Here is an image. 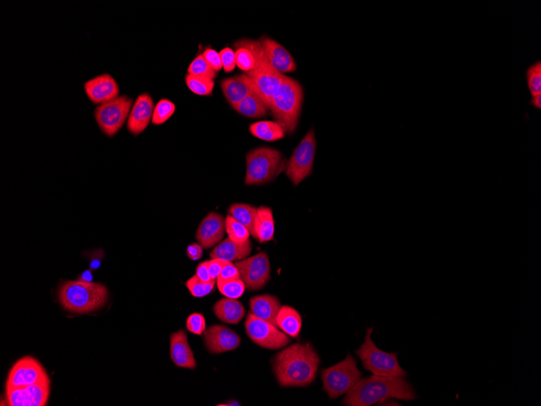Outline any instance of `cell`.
<instances>
[{
  "label": "cell",
  "mask_w": 541,
  "mask_h": 406,
  "mask_svg": "<svg viewBox=\"0 0 541 406\" xmlns=\"http://www.w3.org/2000/svg\"><path fill=\"white\" fill-rule=\"evenodd\" d=\"M374 328L366 330L364 343L356 351L365 370L380 377H405L407 372L398 360V354L388 353L378 349L372 341L371 335Z\"/></svg>",
  "instance_id": "obj_7"
},
{
  "label": "cell",
  "mask_w": 541,
  "mask_h": 406,
  "mask_svg": "<svg viewBox=\"0 0 541 406\" xmlns=\"http://www.w3.org/2000/svg\"><path fill=\"white\" fill-rule=\"evenodd\" d=\"M246 333L251 340L261 347L279 350L290 344V338L276 326L258 319L250 313L245 323Z\"/></svg>",
  "instance_id": "obj_11"
},
{
  "label": "cell",
  "mask_w": 541,
  "mask_h": 406,
  "mask_svg": "<svg viewBox=\"0 0 541 406\" xmlns=\"http://www.w3.org/2000/svg\"><path fill=\"white\" fill-rule=\"evenodd\" d=\"M226 219L223 216L210 213L201 222L196 232V239L206 249L218 244L224 238Z\"/></svg>",
  "instance_id": "obj_19"
},
{
  "label": "cell",
  "mask_w": 541,
  "mask_h": 406,
  "mask_svg": "<svg viewBox=\"0 0 541 406\" xmlns=\"http://www.w3.org/2000/svg\"><path fill=\"white\" fill-rule=\"evenodd\" d=\"M216 317L222 322L237 325L245 317L246 310L241 302L233 299H222L213 306Z\"/></svg>",
  "instance_id": "obj_24"
},
{
  "label": "cell",
  "mask_w": 541,
  "mask_h": 406,
  "mask_svg": "<svg viewBox=\"0 0 541 406\" xmlns=\"http://www.w3.org/2000/svg\"><path fill=\"white\" fill-rule=\"evenodd\" d=\"M362 379L356 360L350 355L338 365L324 369L322 372L323 389L334 399L350 392Z\"/></svg>",
  "instance_id": "obj_8"
},
{
  "label": "cell",
  "mask_w": 541,
  "mask_h": 406,
  "mask_svg": "<svg viewBox=\"0 0 541 406\" xmlns=\"http://www.w3.org/2000/svg\"><path fill=\"white\" fill-rule=\"evenodd\" d=\"M236 50L237 66L245 74H248V72L254 69L256 65V59L253 53L245 47H239Z\"/></svg>",
  "instance_id": "obj_37"
},
{
  "label": "cell",
  "mask_w": 541,
  "mask_h": 406,
  "mask_svg": "<svg viewBox=\"0 0 541 406\" xmlns=\"http://www.w3.org/2000/svg\"><path fill=\"white\" fill-rule=\"evenodd\" d=\"M228 213L234 219L241 223L249 230L251 236L254 235L257 209L248 204H234L228 209Z\"/></svg>",
  "instance_id": "obj_29"
},
{
  "label": "cell",
  "mask_w": 541,
  "mask_h": 406,
  "mask_svg": "<svg viewBox=\"0 0 541 406\" xmlns=\"http://www.w3.org/2000/svg\"><path fill=\"white\" fill-rule=\"evenodd\" d=\"M196 275L203 282H209L216 280L209 274L208 262H203L197 266Z\"/></svg>",
  "instance_id": "obj_44"
},
{
  "label": "cell",
  "mask_w": 541,
  "mask_h": 406,
  "mask_svg": "<svg viewBox=\"0 0 541 406\" xmlns=\"http://www.w3.org/2000/svg\"><path fill=\"white\" fill-rule=\"evenodd\" d=\"M84 89L90 102L101 105L118 98L120 89L118 82L109 74L95 76L84 83Z\"/></svg>",
  "instance_id": "obj_15"
},
{
  "label": "cell",
  "mask_w": 541,
  "mask_h": 406,
  "mask_svg": "<svg viewBox=\"0 0 541 406\" xmlns=\"http://www.w3.org/2000/svg\"><path fill=\"white\" fill-rule=\"evenodd\" d=\"M278 327L285 335L296 338L302 330L303 320L299 312L292 307H281L276 318Z\"/></svg>",
  "instance_id": "obj_27"
},
{
  "label": "cell",
  "mask_w": 541,
  "mask_h": 406,
  "mask_svg": "<svg viewBox=\"0 0 541 406\" xmlns=\"http://www.w3.org/2000/svg\"><path fill=\"white\" fill-rule=\"evenodd\" d=\"M226 263L227 262H224V260L219 259L208 260V269L210 276H211L213 279H216L221 274V269H223V267Z\"/></svg>",
  "instance_id": "obj_42"
},
{
  "label": "cell",
  "mask_w": 541,
  "mask_h": 406,
  "mask_svg": "<svg viewBox=\"0 0 541 406\" xmlns=\"http://www.w3.org/2000/svg\"><path fill=\"white\" fill-rule=\"evenodd\" d=\"M48 379L50 378L45 368L37 360L30 356L24 357L11 368L5 389L26 387Z\"/></svg>",
  "instance_id": "obj_13"
},
{
  "label": "cell",
  "mask_w": 541,
  "mask_h": 406,
  "mask_svg": "<svg viewBox=\"0 0 541 406\" xmlns=\"http://www.w3.org/2000/svg\"><path fill=\"white\" fill-rule=\"evenodd\" d=\"M221 88L228 104L233 107L252 93L255 84L244 74L224 79L221 81Z\"/></svg>",
  "instance_id": "obj_21"
},
{
  "label": "cell",
  "mask_w": 541,
  "mask_h": 406,
  "mask_svg": "<svg viewBox=\"0 0 541 406\" xmlns=\"http://www.w3.org/2000/svg\"><path fill=\"white\" fill-rule=\"evenodd\" d=\"M186 252L191 260L196 262V260L201 259L203 256V247L199 244H196V242H193V244H191L186 247Z\"/></svg>",
  "instance_id": "obj_43"
},
{
  "label": "cell",
  "mask_w": 541,
  "mask_h": 406,
  "mask_svg": "<svg viewBox=\"0 0 541 406\" xmlns=\"http://www.w3.org/2000/svg\"><path fill=\"white\" fill-rule=\"evenodd\" d=\"M240 405V403L238 402H236V401H231V402H227L226 404H221V405Z\"/></svg>",
  "instance_id": "obj_48"
},
{
  "label": "cell",
  "mask_w": 541,
  "mask_h": 406,
  "mask_svg": "<svg viewBox=\"0 0 541 406\" xmlns=\"http://www.w3.org/2000/svg\"><path fill=\"white\" fill-rule=\"evenodd\" d=\"M316 144L315 132L310 129L294 149L290 159L287 162L286 174L294 185L298 186L313 171Z\"/></svg>",
  "instance_id": "obj_10"
},
{
  "label": "cell",
  "mask_w": 541,
  "mask_h": 406,
  "mask_svg": "<svg viewBox=\"0 0 541 406\" xmlns=\"http://www.w3.org/2000/svg\"><path fill=\"white\" fill-rule=\"evenodd\" d=\"M390 398L413 401L417 394L405 377H371L360 379L353 389L346 393L343 404L348 406H370L383 403Z\"/></svg>",
  "instance_id": "obj_2"
},
{
  "label": "cell",
  "mask_w": 541,
  "mask_h": 406,
  "mask_svg": "<svg viewBox=\"0 0 541 406\" xmlns=\"http://www.w3.org/2000/svg\"><path fill=\"white\" fill-rule=\"evenodd\" d=\"M252 251V244L251 240L245 242H237L231 240L230 238L225 239L223 242L216 246L213 252L210 253V257L212 259H219L227 262H236V260L246 259L249 256Z\"/></svg>",
  "instance_id": "obj_22"
},
{
  "label": "cell",
  "mask_w": 541,
  "mask_h": 406,
  "mask_svg": "<svg viewBox=\"0 0 541 406\" xmlns=\"http://www.w3.org/2000/svg\"><path fill=\"white\" fill-rule=\"evenodd\" d=\"M93 270L92 269H86V271H84L82 274L80 275L79 277H78L77 281L83 282H93Z\"/></svg>",
  "instance_id": "obj_45"
},
{
  "label": "cell",
  "mask_w": 541,
  "mask_h": 406,
  "mask_svg": "<svg viewBox=\"0 0 541 406\" xmlns=\"http://www.w3.org/2000/svg\"><path fill=\"white\" fill-rule=\"evenodd\" d=\"M246 185L269 183L286 169V160L280 151L272 148H258L246 154Z\"/></svg>",
  "instance_id": "obj_6"
},
{
  "label": "cell",
  "mask_w": 541,
  "mask_h": 406,
  "mask_svg": "<svg viewBox=\"0 0 541 406\" xmlns=\"http://www.w3.org/2000/svg\"><path fill=\"white\" fill-rule=\"evenodd\" d=\"M58 297L66 310L75 314H88L106 304L109 292L103 284L67 281L60 284Z\"/></svg>",
  "instance_id": "obj_3"
},
{
  "label": "cell",
  "mask_w": 541,
  "mask_h": 406,
  "mask_svg": "<svg viewBox=\"0 0 541 406\" xmlns=\"http://www.w3.org/2000/svg\"><path fill=\"white\" fill-rule=\"evenodd\" d=\"M186 329L196 335H202L206 330V318L201 313L190 315L186 320Z\"/></svg>",
  "instance_id": "obj_38"
},
{
  "label": "cell",
  "mask_w": 541,
  "mask_h": 406,
  "mask_svg": "<svg viewBox=\"0 0 541 406\" xmlns=\"http://www.w3.org/2000/svg\"><path fill=\"white\" fill-rule=\"evenodd\" d=\"M154 111V102L151 95L144 93L136 99L128 119V130L136 137L146 130L152 120Z\"/></svg>",
  "instance_id": "obj_17"
},
{
  "label": "cell",
  "mask_w": 541,
  "mask_h": 406,
  "mask_svg": "<svg viewBox=\"0 0 541 406\" xmlns=\"http://www.w3.org/2000/svg\"><path fill=\"white\" fill-rule=\"evenodd\" d=\"M204 342L210 353L222 354L237 349L241 337L226 326L215 325L204 331Z\"/></svg>",
  "instance_id": "obj_16"
},
{
  "label": "cell",
  "mask_w": 541,
  "mask_h": 406,
  "mask_svg": "<svg viewBox=\"0 0 541 406\" xmlns=\"http://www.w3.org/2000/svg\"><path fill=\"white\" fill-rule=\"evenodd\" d=\"M527 86L532 96L541 94V61L534 62L525 71Z\"/></svg>",
  "instance_id": "obj_33"
},
{
  "label": "cell",
  "mask_w": 541,
  "mask_h": 406,
  "mask_svg": "<svg viewBox=\"0 0 541 406\" xmlns=\"http://www.w3.org/2000/svg\"><path fill=\"white\" fill-rule=\"evenodd\" d=\"M185 82L192 93L200 96L213 94L215 82L212 79L186 74Z\"/></svg>",
  "instance_id": "obj_30"
},
{
  "label": "cell",
  "mask_w": 541,
  "mask_h": 406,
  "mask_svg": "<svg viewBox=\"0 0 541 406\" xmlns=\"http://www.w3.org/2000/svg\"><path fill=\"white\" fill-rule=\"evenodd\" d=\"M226 232L228 238L237 242H245L249 240L250 232L241 223L228 215L226 218Z\"/></svg>",
  "instance_id": "obj_32"
},
{
  "label": "cell",
  "mask_w": 541,
  "mask_h": 406,
  "mask_svg": "<svg viewBox=\"0 0 541 406\" xmlns=\"http://www.w3.org/2000/svg\"><path fill=\"white\" fill-rule=\"evenodd\" d=\"M204 59H206L208 64L211 66V68L216 72L223 69L222 65L220 54L218 51L212 49V48H208L202 54Z\"/></svg>",
  "instance_id": "obj_41"
},
{
  "label": "cell",
  "mask_w": 541,
  "mask_h": 406,
  "mask_svg": "<svg viewBox=\"0 0 541 406\" xmlns=\"http://www.w3.org/2000/svg\"><path fill=\"white\" fill-rule=\"evenodd\" d=\"M246 289H261L270 278V264L268 254L262 252L236 264Z\"/></svg>",
  "instance_id": "obj_12"
},
{
  "label": "cell",
  "mask_w": 541,
  "mask_h": 406,
  "mask_svg": "<svg viewBox=\"0 0 541 406\" xmlns=\"http://www.w3.org/2000/svg\"><path fill=\"white\" fill-rule=\"evenodd\" d=\"M320 357L309 343L294 344L275 357L273 370L284 387H305L316 377Z\"/></svg>",
  "instance_id": "obj_1"
},
{
  "label": "cell",
  "mask_w": 541,
  "mask_h": 406,
  "mask_svg": "<svg viewBox=\"0 0 541 406\" xmlns=\"http://www.w3.org/2000/svg\"><path fill=\"white\" fill-rule=\"evenodd\" d=\"M132 105L133 99L127 95L99 105L95 109L94 118L100 130L108 137L116 136L128 119Z\"/></svg>",
  "instance_id": "obj_9"
},
{
  "label": "cell",
  "mask_w": 541,
  "mask_h": 406,
  "mask_svg": "<svg viewBox=\"0 0 541 406\" xmlns=\"http://www.w3.org/2000/svg\"><path fill=\"white\" fill-rule=\"evenodd\" d=\"M530 105L536 107L537 109L541 108V94L537 95L532 96V99L530 101Z\"/></svg>",
  "instance_id": "obj_46"
},
{
  "label": "cell",
  "mask_w": 541,
  "mask_h": 406,
  "mask_svg": "<svg viewBox=\"0 0 541 406\" xmlns=\"http://www.w3.org/2000/svg\"><path fill=\"white\" fill-rule=\"evenodd\" d=\"M5 390L10 406H45L50 397L51 380L48 379L38 384Z\"/></svg>",
  "instance_id": "obj_14"
},
{
  "label": "cell",
  "mask_w": 541,
  "mask_h": 406,
  "mask_svg": "<svg viewBox=\"0 0 541 406\" xmlns=\"http://www.w3.org/2000/svg\"><path fill=\"white\" fill-rule=\"evenodd\" d=\"M216 284V280L206 282L200 279L196 275L191 277L186 281V287L188 289L191 294L196 298H202L212 293Z\"/></svg>",
  "instance_id": "obj_34"
},
{
  "label": "cell",
  "mask_w": 541,
  "mask_h": 406,
  "mask_svg": "<svg viewBox=\"0 0 541 406\" xmlns=\"http://www.w3.org/2000/svg\"><path fill=\"white\" fill-rule=\"evenodd\" d=\"M219 292L226 298L237 299L245 292L246 287L243 282L238 278L226 282H218Z\"/></svg>",
  "instance_id": "obj_36"
},
{
  "label": "cell",
  "mask_w": 541,
  "mask_h": 406,
  "mask_svg": "<svg viewBox=\"0 0 541 406\" xmlns=\"http://www.w3.org/2000/svg\"><path fill=\"white\" fill-rule=\"evenodd\" d=\"M274 219L273 210L266 206L257 209L253 237L262 242H267L274 237Z\"/></svg>",
  "instance_id": "obj_26"
},
{
  "label": "cell",
  "mask_w": 541,
  "mask_h": 406,
  "mask_svg": "<svg viewBox=\"0 0 541 406\" xmlns=\"http://www.w3.org/2000/svg\"><path fill=\"white\" fill-rule=\"evenodd\" d=\"M240 278L239 272L236 264L232 262H227L221 269V274L216 278V282H226Z\"/></svg>",
  "instance_id": "obj_40"
},
{
  "label": "cell",
  "mask_w": 541,
  "mask_h": 406,
  "mask_svg": "<svg viewBox=\"0 0 541 406\" xmlns=\"http://www.w3.org/2000/svg\"><path fill=\"white\" fill-rule=\"evenodd\" d=\"M258 41L261 42L268 61L275 71L283 75L296 71L297 65L292 54L283 46L266 36H263Z\"/></svg>",
  "instance_id": "obj_18"
},
{
  "label": "cell",
  "mask_w": 541,
  "mask_h": 406,
  "mask_svg": "<svg viewBox=\"0 0 541 406\" xmlns=\"http://www.w3.org/2000/svg\"><path fill=\"white\" fill-rule=\"evenodd\" d=\"M222 65L226 74H230L236 68V51L230 47H226L220 53Z\"/></svg>",
  "instance_id": "obj_39"
},
{
  "label": "cell",
  "mask_w": 541,
  "mask_h": 406,
  "mask_svg": "<svg viewBox=\"0 0 541 406\" xmlns=\"http://www.w3.org/2000/svg\"><path fill=\"white\" fill-rule=\"evenodd\" d=\"M303 102L302 86L294 79L285 76L280 86L275 90L268 107L275 122L290 134L297 129Z\"/></svg>",
  "instance_id": "obj_4"
},
{
  "label": "cell",
  "mask_w": 541,
  "mask_h": 406,
  "mask_svg": "<svg viewBox=\"0 0 541 406\" xmlns=\"http://www.w3.org/2000/svg\"><path fill=\"white\" fill-rule=\"evenodd\" d=\"M280 302L270 294L256 296L250 300L251 313L258 319L278 327L276 318L280 309Z\"/></svg>",
  "instance_id": "obj_23"
},
{
  "label": "cell",
  "mask_w": 541,
  "mask_h": 406,
  "mask_svg": "<svg viewBox=\"0 0 541 406\" xmlns=\"http://www.w3.org/2000/svg\"><path fill=\"white\" fill-rule=\"evenodd\" d=\"M171 357L178 367L196 368L193 351L191 349L188 335L183 330L173 332L171 335Z\"/></svg>",
  "instance_id": "obj_20"
},
{
  "label": "cell",
  "mask_w": 541,
  "mask_h": 406,
  "mask_svg": "<svg viewBox=\"0 0 541 406\" xmlns=\"http://www.w3.org/2000/svg\"><path fill=\"white\" fill-rule=\"evenodd\" d=\"M233 108L238 114L251 119L266 117L269 110L266 102L258 94L256 86L251 94Z\"/></svg>",
  "instance_id": "obj_25"
},
{
  "label": "cell",
  "mask_w": 541,
  "mask_h": 406,
  "mask_svg": "<svg viewBox=\"0 0 541 406\" xmlns=\"http://www.w3.org/2000/svg\"><path fill=\"white\" fill-rule=\"evenodd\" d=\"M233 47L236 49L239 47L248 48L253 53L256 59L255 68L248 74H245L254 83L258 94L268 107L275 90L280 86L285 75L275 71L270 64L264 54L260 41L243 39L237 41L233 44Z\"/></svg>",
  "instance_id": "obj_5"
},
{
  "label": "cell",
  "mask_w": 541,
  "mask_h": 406,
  "mask_svg": "<svg viewBox=\"0 0 541 406\" xmlns=\"http://www.w3.org/2000/svg\"><path fill=\"white\" fill-rule=\"evenodd\" d=\"M188 72L190 75L206 77L212 80L216 76V71L208 64L203 54H199L193 59L188 66Z\"/></svg>",
  "instance_id": "obj_35"
},
{
  "label": "cell",
  "mask_w": 541,
  "mask_h": 406,
  "mask_svg": "<svg viewBox=\"0 0 541 406\" xmlns=\"http://www.w3.org/2000/svg\"><path fill=\"white\" fill-rule=\"evenodd\" d=\"M176 111V106L169 99H162L154 107L152 124L156 126L164 124Z\"/></svg>",
  "instance_id": "obj_31"
},
{
  "label": "cell",
  "mask_w": 541,
  "mask_h": 406,
  "mask_svg": "<svg viewBox=\"0 0 541 406\" xmlns=\"http://www.w3.org/2000/svg\"><path fill=\"white\" fill-rule=\"evenodd\" d=\"M251 134L266 142H276L283 139L285 131L278 123L273 121H260L250 126Z\"/></svg>",
  "instance_id": "obj_28"
},
{
  "label": "cell",
  "mask_w": 541,
  "mask_h": 406,
  "mask_svg": "<svg viewBox=\"0 0 541 406\" xmlns=\"http://www.w3.org/2000/svg\"><path fill=\"white\" fill-rule=\"evenodd\" d=\"M101 265V260L97 257L93 258L91 260H90V269L92 270H98L99 269Z\"/></svg>",
  "instance_id": "obj_47"
}]
</instances>
